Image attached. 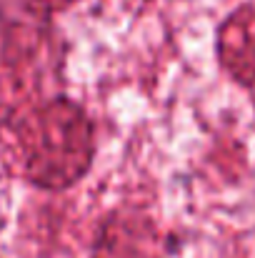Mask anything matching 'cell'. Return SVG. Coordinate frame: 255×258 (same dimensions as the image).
I'll return each mask as SVG.
<instances>
[{"label": "cell", "mask_w": 255, "mask_h": 258, "mask_svg": "<svg viewBox=\"0 0 255 258\" xmlns=\"http://www.w3.org/2000/svg\"><path fill=\"white\" fill-rule=\"evenodd\" d=\"M68 3L73 0H0V63H30L53 45L55 13Z\"/></svg>", "instance_id": "obj_3"}, {"label": "cell", "mask_w": 255, "mask_h": 258, "mask_svg": "<svg viewBox=\"0 0 255 258\" xmlns=\"http://www.w3.org/2000/svg\"><path fill=\"white\" fill-rule=\"evenodd\" d=\"M8 131L20 175L38 190L65 193L83 183L98 156V123L80 100L53 93L13 105Z\"/></svg>", "instance_id": "obj_1"}, {"label": "cell", "mask_w": 255, "mask_h": 258, "mask_svg": "<svg viewBox=\"0 0 255 258\" xmlns=\"http://www.w3.org/2000/svg\"><path fill=\"white\" fill-rule=\"evenodd\" d=\"M215 58L230 81L255 88V3H243L215 30Z\"/></svg>", "instance_id": "obj_4"}, {"label": "cell", "mask_w": 255, "mask_h": 258, "mask_svg": "<svg viewBox=\"0 0 255 258\" xmlns=\"http://www.w3.org/2000/svg\"><path fill=\"white\" fill-rule=\"evenodd\" d=\"M173 251V238L148 211L120 206L98 221L88 258H168Z\"/></svg>", "instance_id": "obj_2"}]
</instances>
